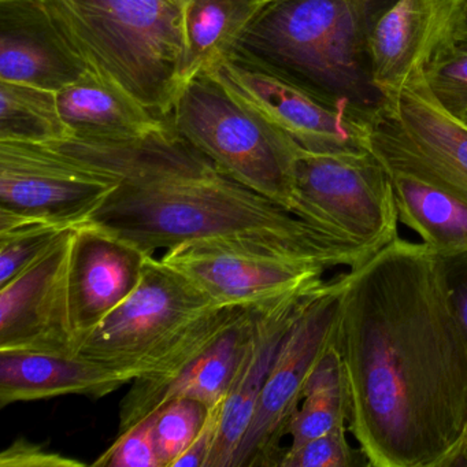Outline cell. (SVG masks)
Masks as SVG:
<instances>
[{"mask_svg":"<svg viewBox=\"0 0 467 467\" xmlns=\"http://www.w3.org/2000/svg\"><path fill=\"white\" fill-rule=\"evenodd\" d=\"M455 117H458V119H461V121L463 122V124L467 127V106L466 108L462 109V110L459 111Z\"/></svg>","mask_w":467,"mask_h":467,"instance_id":"cell-35","label":"cell"},{"mask_svg":"<svg viewBox=\"0 0 467 467\" xmlns=\"http://www.w3.org/2000/svg\"><path fill=\"white\" fill-rule=\"evenodd\" d=\"M210 409L202 401L176 398L154 412L155 448L161 467H171L192 444L206 422Z\"/></svg>","mask_w":467,"mask_h":467,"instance_id":"cell-26","label":"cell"},{"mask_svg":"<svg viewBox=\"0 0 467 467\" xmlns=\"http://www.w3.org/2000/svg\"><path fill=\"white\" fill-rule=\"evenodd\" d=\"M439 467H467V431L455 450L440 463Z\"/></svg>","mask_w":467,"mask_h":467,"instance_id":"cell-34","label":"cell"},{"mask_svg":"<svg viewBox=\"0 0 467 467\" xmlns=\"http://www.w3.org/2000/svg\"><path fill=\"white\" fill-rule=\"evenodd\" d=\"M426 84L437 102L456 116L467 106V50L442 46L426 67Z\"/></svg>","mask_w":467,"mask_h":467,"instance_id":"cell-27","label":"cell"},{"mask_svg":"<svg viewBox=\"0 0 467 467\" xmlns=\"http://www.w3.org/2000/svg\"><path fill=\"white\" fill-rule=\"evenodd\" d=\"M214 306L191 278L149 255L138 288L80 341L76 355L135 379L150 370L163 347Z\"/></svg>","mask_w":467,"mask_h":467,"instance_id":"cell-7","label":"cell"},{"mask_svg":"<svg viewBox=\"0 0 467 467\" xmlns=\"http://www.w3.org/2000/svg\"><path fill=\"white\" fill-rule=\"evenodd\" d=\"M368 149L389 173L414 177L467 203V127L437 102L425 76L371 121Z\"/></svg>","mask_w":467,"mask_h":467,"instance_id":"cell-8","label":"cell"},{"mask_svg":"<svg viewBox=\"0 0 467 467\" xmlns=\"http://www.w3.org/2000/svg\"><path fill=\"white\" fill-rule=\"evenodd\" d=\"M69 229L53 221L0 213V286L45 255Z\"/></svg>","mask_w":467,"mask_h":467,"instance_id":"cell-25","label":"cell"},{"mask_svg":"<svg viewBox=\"0 0 467 467\" xmlns=\"http://www.w3.org/2000/svg\"><path fill=\"white\" fill-rule=\"evenodd\" d=\"M132 377L78 355L0 352V407L58 396L105 398Z\"/></svg>","mask_w":467,"mask_h":467,"instance_id":"cell-19","label":"cell"},{"mask_svg":"<svg viewBox=\"0 0 467 467\" xmlns=\"http://www.w3.org/2000/svg\"><path fill=\"white\" fill-rule=\"evenodd\" d=\"M395 0H273L231 56L371 124L388 98L371 78L368 36Z\"/></svg>","mask_w":467,"mask_h":467,"instance_id":"cell-3","label":"cell"},{"mask_svg":"<svg viewBox=\"0 0 467 467\" xmlns=\"http://www.w3.org/2000/svg\"><path fill=\"white\" fill-rule=\"evenodd\" d=\"M166 124L223 173L296 215L305 151L207 73L182 84Z\"/></svg>","mask_w":467,"mask_h":467,"instance_id":"cell-5","label":"cell"},{"mask_svg":"<svg viewBox=\"0 0 467 467\" xmlns=\"http://www.w3.org/2000/svg\"><path fill=\"white\" fill-rule=\"evenodd\" d=\"M347 273L329 280L324 294L306 310L284 340L270 368L232 467H281L292 420L305 395L306 382L325 349L336 340Z\"/></svg>","mask_w":467,"mask_h":467,"instance_id":"cell-9","label":"cell"},{"mask_svg":"<svg viewBox=\"0 0 467 467\" xmlns=\"http://www.w3.org/2000/svg\"><path fill=\"white\" fill-rule=\"evenodd\" d=\"M439 258L448 297L467 344V251Z\"/></svg>","mask_w":467,"mask_h":467,"instance_id":"cell-31","label":"cell"},{"mask_svg":"<svg viewBox=\"0 0 467 467\" xmlns=\"http://www.w3.org/2000/svg\"><path fill=\"white\" fill-rule=\"evenodd\" d=\"M442 46H453L467 50V0H458L447 40Z\"/></svg>","mask_w":467,"mask_h":467,"instance_id":"cell-33","label":"cell"},{"mask_svg":"<svg viewBox=\"0 0 467 467\" xmlns=\"http://www.w3.org/2000/svg\"><path fill=\"white\" fill-rule=\"evenodd\" d=\"M58 106L78 138L127 140L166 125L124 89L89 72L58 92Z\"/></svg>","mask_w":467,"mask_h":467,"instance_id":"cell-20","label":"cell"},{"mask_svg":"<svg viewBox=\"0 0 467 467\" xmlns=\"http://www.w3.org/2000/svg\"><path fill=\"white\" fill-rule=\"evenodd\" d=\"M458 0H395L374 23L368 36L371 78L393 99L425 73L440 50Z\"/></svg>","mask_w":467,"mask_h":467,"instance_id":"cell-15","label":"cell"},{"mask_svg":"<svg viewBox=\"0 0 467 467\" xmlns=\"http://www.w3.org/2000/svg\"><path fill=\"white\" fill-rule=\"evenodd\" d=\"M370 466L360 447L354 448L347 439V426L333 429L305 442L295 450H286L281 467H362Z\"/></svg>","mask_w":467,"mask_h":467,"instance_id":"cell-28","label":"cell"},{"mask_svg":"<svg viewBox=\"0 0 467 467\" xmlns=\"http://www.w3.org/2000/svg\"><path fill=\"white\" fill-rule=\"evenodd\" d=\"M223 403L225 401H221V403L215 404L210 409L203 428L199 431L190 448L174 461L171 467H207L210 456H212L213 450H214L215 441H217Z\"/></svg>","mask_w":467,"mask_h":467,"instance_id":"cell-32","label":"cell"},{"mask_svg":"<svg viewBox=\"0 0 467 467\" xmlns=\"http://www.w3.org/2000/svg\"><path fill=\"white\" fill-rule=\"evenodd\" d=\"M270 2L273 0H182V84L229 56L251 21Z\"/></svg>","mask_w":467,"mask_h":467,"instance_id":"cell-21","label":"cell"},{"mask_svg":"<svg viewBox=\"0 0 467 467\" xmlns=\"http://www.w3.org/2000/svg\"><path fill=\"white\" fill-rule=\"evenodd\" d=\"M78 459L53 452L45 445L18 437L0 453V467H81Z\"/></svg>","mask_w":467,"mask_h":467,"instance_id":"cell-30","label":"cell"},{"mask_svg":"<svg viewBox=\"0 0 467 467\" xmlns=\"http://www.w3.org/2000/svg\"><path fill=\"white\" fill-rule=\"evenodd\" d=\"M251 336L253 308H248L209 348L193 358L168 381L139 395H125L119 406L117 436L154 414L171 399H195L209 409L225 401L247 351Z\"/></svg>","mask_w":467,"mask_h":467,"instance_id":"cell-18","label":"cell"},{"mask_svg":"<svg viewBox=\"0 0 467 467\" xmlns=\"http://www.w3.org/2000/svg\"><path fill=\"white\" fill-rule=\"evenodd\" d=\"M336 343L368 464L439 467L467 431V344L439 255L398 237L349 269Z\"/></svg>","mask_w":467,"mask_h":467,"instance_id":"cell-1","label":"cell"},{"mask_svg":"<svg viewBox=\"0 0 467 467\" xmlns=\"http://www.w3.org/2000/svg\"><path fill=\"white\" fill-rule=\"evenodd\" d=\"M86 73L39 0H0V80L59 92Z\"/></svg>","mask_w":467,"mask_h":467,"instance_id":"cell-17","label":"cell"},{"mask_svg":"<svg viewBox=\"0 0 467 467\" xmlns=\"http://www.w3.org/2000/svg\"><path fill=\"white\" fill-rule=\"evenodd\" d=\"M154 414L119 434L113 444L98 456L92 466L99 467H161L155 448Z\"/></svg>","mask_w":467,"mask_h":467,"instance_id":"cell-29","label":"cell"},{"mask_svg":"<svg viewBox=\"0 0 467 467\" xmlns=\"http://www.w3.org/2000/svg\"><path fill=\"white\" fill-rule=\"evenodd\" d=\"M69 136L58 92L0 80V140L48 143Z\"/></svg>","mask_w":467,"mask_h":467,"instance_id":"cell-23","label":"cell"},{"mask_svg":"<svg viewBox=\"0 0 467 467\" xmlns=\"http://www.w3.org/2000/svg\"><path fill=\"white\" fill-rule=\"evenodd\" d=\"M204 73L229 94L311 154H359L370 125L337 110L288 81L237 57H223Z\"/></svg>","mask_w":467,"mask_h":467,"instance_id":"cell-11","label":"cell"},{"mask_svg":"<svg viewBox=\"0 0 467 467\" xmlns=\"http://www.w3.org/2000/svg\"><path fill=\"white\" fill-rule=\"evenodd\" d=\"M327 285L329 281H317L253 308V336L223 403L217 441L207 467L234 464L284 340Z\"/></svg>","mask_w":467,"mask_h":467,"instance_id":"cell-14","label":"cell"},{"mask_svg":"<svg viewBox=\"0 0 467 467\" xmlns=\"http://www.w3.org/2000/svg\"><path fill=\"white\" fill-rule=\"evenodd\" d=\"M296 215L368 261L398 239L389 171L371 151L303 152L296 163Z\"/></svg>","mask_w":467,"mask_h":467,"instance_id":"cell-6","label":"cell"},{"mask_svg":"<svg viewBox=\"0 0 467 467\" xmlns=\"http://www.w3.org/2000/svg\"><path fill=\"white\" fill-rule=\"evenodd\" d=\"M351 417V392L348 379L338 374H317L306 382L305 395L289 428L295 450L305 442L333 429L348 426Z\"/></svg>","mask_w":467,"mask_h":467,"instance_id":"cell-24","label":"cell"},{"mask_svg":"<svg viewBox=\"0 0 467 467\" xmlns=\"http://www.w3.org/2000/svg\"><path fill=\"white\" fill-rule=\"evenodd\" d=\"M114 188L47 144L0 140V213L78 228Z\"/></svg>","mask_w":467,"mask_h":467,"instance_id":"cell-12","label":"cell"},{"mask_svg":"<svg viewBox=\"0 0 467 467\" xmlns=\"http://www.w3.org/2000/svg\"><path fill=\"white\" fill-rule=\"evenodd\" d=\"M75 231L0 286V352L76 355L69 296Z\"/></svg>","mask_w":467,"mask_h":467,"instance_id":"cell-13","label":"cell"},{"mask_svg":"<svg viewBox=\"0 0 467 467\" xmlns=\"http://www.w3.org/2000/svg\"><path fill=\"white\" fill-rule=\"evenodd\" d=\"M45 144L116 184L86 223L146 255L193 240L225 239L327 269L365 262L346 243L223 173L168 124L127 140L69 136Z\"/></svg>","mask_w":467,"mask_h":467,"instance_id":"cell-2","label":"cell"},{"mask_svg":"<svg viewBox=\"0 0 467 467\" xmlns=\"http://www.w3.org/2000/svg\"><path fill=\"white\" fill-rule=\"evenodd\" d=\"M147 256L135 245L88 223L76 228L69 296L78 347L138 288Z\"/></svg>","mask_w":467,"mask_h":467,"instance_id":"cell-16","label":"cell"},{"mask_svg":"<svg viewBox=\"0 0 467 467\" xmlns=\"http://www.w3.org/2000/svg\"><path fill=\"white\" fill-rule=\"evenodd\" d=\"M87 72L166 121L182 86V0H39Z\"/></svg>","mask_w":467,"mask_h":467,"instance_id":"cell-4","label":"cell"},{"mask_svg":"<svg viewBox=\"0 0 467 467\" xmlns=\"http://www.w3.org/2000/svg\"><path fill=\"white\" fill-rule=\"evenodd\" d=\"M389 176L401 223L437 255L467 251V203L407 174Z\"/></svg>","mask_w":467,"mask_h":467,"instance_id":"cell-22","label":"cell"},{"mask_svg":"<svg viewBox=\"0 0 467 467\" xmlns=\"http://www.w3.org/2000/svg\"><path fill=\"white\" fill-rule=\"evenodd\" d=\"M161 259L191 278L215 305L245 308L324 280L327 270L254 243L225 239L182 243Z\"/></svg>","mask_w":467,"mask_h":467,"instance_id":"cell-10","label":"cell"}]
</instances>
